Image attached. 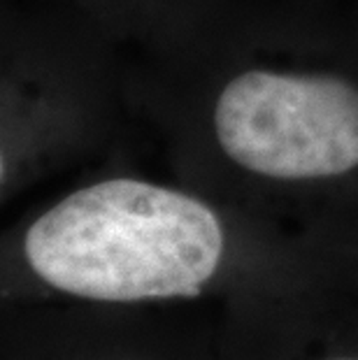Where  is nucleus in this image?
Returning <instances> with one entry per match:
<instances>
[{"label":"nucleus","mask_w":358,"mask_h":360,"mask_svg":"<svg viewBox=\"0 0 358 360\" xmlns=\"http://www.w3.org/2000/svg\"><path fill=\"white\" fill-rule=\"evenodd\" d=\"M133 119L193 186L270 221L358 235V14L340 0H224L128 56ZM333 242V240H331Z\"/></svg>","instance_id":"obj_1"},{"label":"nucleus","mask_w":358,"mask_h":360,"mask_svg":"<svg viewBox=\"0 0 358 360\" xmlns=\"http://www.w3.org/2000/svg\"><path fill=\"white\" fill-rule=\"evenodd\" d=\"M251 217L184 179L112 170L77 184L5 247L12 290L91 304L198 300L258 274L293 277L300 258Z\"/></svg>","instance_id":"obj_2"},{"label":"nucleus","mask_w":358,"mask_h":360,"mask_svg":"<svg viewBox=\"0 0 358 360\" xmlns=\"http://www.w3.org/2000/svg\"><path fill=\"white\" fill-rule=\"evenodd\" d=\"M133 119L128 51L70 0L0 19L3 200L70 165L114 151Z\"/></svg>","instance_id":"obj_3"},{"label":"nucleus","mask_w":358,"mask_h":360,"mask_svg":"<svg viewBox=\"0 0 358 360\" xmlns=\"http://www.w3.org/2000/svg\"><path fill=\"white\" fill-rule=\"evenodd\" d=\"M128 53L174 40L224 0H70Z\"/></svg>","instance_id":"obj_4"},{"label":"nucleus","mask_w":358,"mask_h":360,"mask_svg":"<svg viewBox=\"0 0 358 360\" xmlns=\"http://www.w3.org/2000/svg\"><path fill=\"white\" fill-rule=\"evenodd\" d=\"M326 360H358V356H340V358H326Z\"/></svg>","instance_id":"obj_5"}]
</instances>
